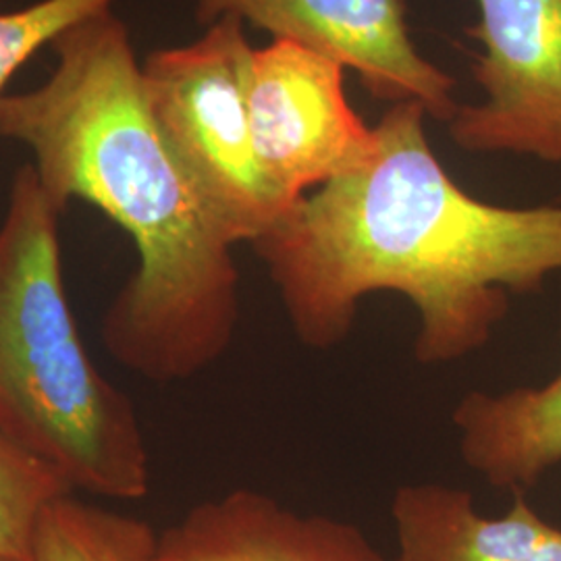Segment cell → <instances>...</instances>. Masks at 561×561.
Listing matches in <instances>:
<instances>
[{"mask_svg": "<svg viewBox=\"0 0 561 561\" xmlns=\"http://www.w3.org/2000/svg\"><path fill=\"white\" fill-rule=\"evenodd\" d=\"M424 117L416 102L393 104L356 169L252 243L308 347L341 343L362 300L391 291L419 314L416 360H461L491 340L507 294H535L561 273V204L514 208L463 192L431 150Z\"/></svg>", "mask_w": 561, "mask_h": 561, "instance_id": "cell-1", "label": "cell"}, {"mask_svg": "<svg viewBox=\"0 0 561 561\" xmlns=\"http://www.w3.org/2000/svg\"><path fill=\"white\" fill-rule=\"evenodd\" d=\"M53 50L46 83L0 96V140L32 150L60 210L88 202L134 240L138 268L102 319L106 352L150 381L192 379L236 337L238 243L152 117L125 23L104 11Z\"/></svg>", "mask_w": 561, "mask_h": 561, "instance_id": "cell-2", "label": "cell"}, {"mask_svg": "<svg viewBox=\"0 0 561 561\" xmlns=\"http://www.w3.org/2000/svg\"><path fill=\"white\" fill-rule=\"evenodd\" d=\"M59 206L34 164L15 173L0 225V435L73 491L136 502L150 454L134 401L88 354L60 264Z\"/></svg>", "mask_w": 561, "mask_h": 561, "instance_id": "cell-3", "label": "cell"}, {"mask_svg": "<svg viewBox=\"0 0 561 561\" xmlns=\"http://www.w3.org/2000/svg\"><path fill=\"white\" fill-rule=\"evenodd\" d=\"M243 21H215L201 41L162 48L141 62L152 117L236 243L261 238L287 210L254 150Z\"/></svg>", "mask_w": 561, "mask_h": 561, "instance_id": "cell-4", "label": "cell"}, {"mask_svg": "<svg viewBox=\"0 0 561 561\" xmlns=\"http://www.w3.org/2000/svg\"><path fill=\"white\" fill-rule=\"evenodd\" d=\"M340 60L275 38L252 48L245 104L262 173L289 208L327 181L356 169L375 146L345 99Z\"/></svg>", "mask_w": 561, "mask_h": 561, "instance_id": "cell-5", "label": "cell"}, {"mask_svg": "<svg viewBox=\"0 0 561 561\" xmlns=\"http://www.w3.org/2000/svg\"><path fill=\"white\" fill-rule=\"evenodd\" d=\"M481 104L449 121L468 152H514L561 164V0H477Z\"/></svg>", "mask_w": 561, "mask_h": 561, "instance_id": "cell-6", "label": "cell"}, {"mask_svg": "<svg viewBox=\"0 0 561 561\" xmlns=\"http://www.w3.org/2000/svg\"><path fill=\"white\" fill-rule=\"evenodd\" d=\"M196 18L206 25L238 18L306 44L354 69L379 101L416 102L439 121L460 108L456 80L410 38L405 0H196Z\"/></svg>", "mask_w": 561, "mask_h": 561, "instance_id": "cell-7", "label": "cell"}, {"mask_svg": "<svg viewBox=\"0 0 561 561\" xmlns=\"http://www.w3.org/2000/svg\"><path fill=\"white\" fill-rule=\"evenodd\" d=\"M154 561H391L352 522L298 514L236 489L162 530Z\"/></svg>", "mask_w": 561, "mask_h": 561, "instance_id": "cell-8", "label": "cell"}, {"mask_svg": "<svg viewBox=\"0 0 561 561\" xmlns=\"http://www.w3.org/2000/svg\"><path fill=\"white\" fill-rule=\"evenodd\" d=\"M398 553L391 561H561V528L539 516L522 493L497 518L451 484H403L391 502Z\"/></svg>", "mask_w": 561, "mask_h": 561, "instance_id": "cell-9", "label": "cell"}, {"mask_svg": "<svg viewBox=\"0 0 561 561\" xmlns=\"http://www.w3.org/2000/svg\"><path fill=\"white\" fill-rule=\"evenodd\" d=\"M451 421L463 463L491 486L522 493L561 463V370L539 387L472 391Z\"/></svg>", "mask_w": 561, "mask_h": 561, "instance_id": "cell-10", "label": "cell"}, {"mask_svg": "<svg viewBox=\"0 0 561 561\" xmlns=\"http://www.w3.org/2000/svg\"><path fill=\"white\" fill-rule=\"evenodd\" d=\"M157 539L148 522L71 493L42 516L32 561H154Z\"/></svg>", "mask_w": 561, "mask_h": 561, "instance_id": "cell-11", "label": "cell"}, {"mask_svg": "<svg viewBox=\"0 0 561 561\" xmlns=\"http://www.w3.org/2000/svg\"><path fill=\"white\" fill-rule=\"evenodd\" d=\"M71 493L53 466L0 435V560L32 561L42 516Z\"/></svg>", "mask_w": 561, "mask_h": 561, "instance_id": "cell-12", "label": "cell"}, {"mask_svg": "<svg viewBox=\"0 0 561 561\" xmlns=\"http://www.w3.org/2000/svg\"><path fill=\"white\" fill-rule=\"evenodd\" d=\"M115 0H41L21 11H0V96L4 85L62 32L111 11Z\"/></svg>", "mask_w": 561, "mask_h": 561, "instance_id": "cell-13", "label": "cell"}, {"mask_svg": "<svg viewBox=\"0 0 561 561\" xmlns=\"http://www.w3.org/2000/svg\"><path fill=\"white\" fill-rule=\"evenodd\" d=\"M0 561H11V560H0Z\"/></svg>", "mask_w": 561, "mask_h": 561, "instance_id": "cell-14", "label": "cell"}]
</instances>
